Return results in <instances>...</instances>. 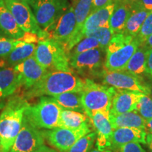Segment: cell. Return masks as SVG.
Here are the masks:
<instances>
[{"label": "cell", "mask_w": 152, "mask_h": 152, "mask_svg": "<svg viewBox=\"0 0 152 152\" xmlns=\"http://www.w3.org/2000/svg\"><path fill=\"white\" fill-rule=\"evenodd\" d=\"M85 79L80 78L73 71H49L39 81L26 90V99L44 96H54L68 92H82Z\"/></svg>", "instance_id": "cell-1"}, {"label": "cell", "mask_w": 152, "mask_h": 152, "mask_svg": "<svg viewBox=\"0 0 152 152\" xmlns=\"http://www.w3.org/2000/svg\"><path fill=\"white\" fill-rule=\"evenodd\" d=\"M0 114V147L9 152L22 128L24 113L30 105L23 96L11 95Z\"/></svg>", "instance_id": "cell-2"}, {"label": "cell", "mask_w": 152, "mask_h": 152, "mask_svg": "<svg viewBox=\"0 0 152 152\" xmlns=\"http://www.w3.org/2000/svg\"><path fill=\"white\" fill-rule=\"evenodd\" d=\"M140 45L135 37L123 33L114 34L105 49V70L125 71L128 61Z\"/></svg>", "instance_id": "cell-3"}, {"label": "cell", "mask_w": 152, "mask_h": 152, "mask_svg": "<svg viewBox=\"0 0 152 152\" xmlns=\"http://www.w3.org/2000/svg\"><path fill=\"white\" fill-rule=\"evenodd\" d=\"M62 110L52 96H44L37 104L28 106L24 115L35 128L50 130L59 128Z\"/></svg>", "instance_id": "cell-4"}, {"label": "cell", "mask_w": 152, "mask_h": 152, "mask_svg": "<svg viewBox=\"0 0 152 152\" xmlns=\"http://www.w3.org/2000/svg\"><path fill=\"white\" fill-rule=\"evenodd\" d=\"M115 89L106 85L85 79V86L81 92V100L85 113L88 117L97 111L109 112Z\"/></svg>", "instance_id": "cell-5"}, {"label": "cell", "mask_w": 152, "mask_h": 152, "mask_svg": "<svg viewBox=\"0 0 152 152\" xmlns=\"http://www.w3.org/2000/svg\"><path fill=\"white\" fill-rule=\"evenodd\" d=\"M34 57L47 71H73L69 66V56L64 47L51 39L37 42Z\"/></svg>", "instance_id": "cell-6"}, {"label": "cell", "mask_w": 152, "mask_h": 152, "mask_svg": "<svg viewBox=\"0 0 152 152\" xmlns=\"http://www.w3.org/2000/svg\"><path fill=\"white\" fill-rule=\"evenodd\" d=\"M105 50L96 48L69 56V66L74 73L85 79L100 77L105 68Z\"/></svg>", "instance_id": "cell-7"}, {"label": "cell", "mask_w": 152, "mask_h": 152, "mask_svg": "<svg viewBox=\"0 0 152 152\" xmlns=\"http://www.w3.org/2000/svg\"><path fill=\"white\" fill-rule=\"evenodd\" d=\"M29 5L42 30L54 23L70 7L68 0H30Z\"/></svg>", "instance_id": "cell-8"}, {"label": "cell", "mask_w": 152, "mask_h": 152, "mask_svg": "<svg viewBox=\"0 0 152 152\" xmlns=\"http://www.w3.org/2000/svg\"><path fill=\"white\" fill-rule=\"evenodd\" d=\"M75 23L74 7L73 6H70L59 18L46 29L43 30L44 39H53L61 44L66 50L75 32Z\"/></svg>", "instance_id": "cell-9"}, {"label": "cell", "mask_w": 152, "mask_h": 152, "mask_svg": "<svg viewBox=\"0 0 152 152\" xmlns=\"http://www.w3.org/2000/svg\"><path fill=\"white\" fill-rule=\"evenodd\" d=\"M101 78L104 85L121 90H128L149 95L148 85L143 83L140 76L128 73V71H109L104 70Z\"/></svg>", "instance_id": "cell-10"}, {"label": "cell", "mask_w": 152, "mask_h": 152, "mask_svg": "<svg viewBox=\"0 0 152 152\" xmlns=\"http://www.w3.org/2000/svg\"><path fill=\"white\" fill-rule=\"evenodd\" d=\"M4 1L20 29L25 33L35 34L39 39H44L43 30L38 25L29 4L14 0Z\"/></svg>", "instance_id": "cell-11"}, {"label": "cell", "mask_w": 152, "mask_h": 152, "mask_svg": "<svg viewBox=\"0 0 152 152\" xmlns=\"http://www.w3.org/2000/svg\"><path fill=\"white\" fill-rule=\"evenodd\" d=\"M42 130L35 128L26 117L22 128L9 152H34L45 143Z\"/></svg>", "instance_id": "cell-12"}, {"label": "cell", "mask_w": 152, "mask_h": 152, "mask_svg": "<svg viewBox=\"0 0 152 152\" xmlns=\"http://www.w3.org/2000/svg\"><path fill=\"white\" fill-rule=\"evenodd\" d=\"M90 132H91L90 127L80 130L55 128L50 130H42L45 140L60 152L66 151L80 139Z\"/></svg>", "instance_id": "cell-13"}, {"label": "cell", "mask_w": 152, "mask_h": 152, "mask_svg": "<svg viewBox=\"0 0 152 152\" xmlns=\"http://www.w3.org/2000/svg\"><path fill=\"white\" fill-rule=\"evenodd\" d=\"M96 134V146L98 149H109L113 128L109 120V112L97 111L89 117Z\"/></svg>", "instance_id": "cell-14"}, {"label": "cell", "mask_w": 152, "mask_h": 152, "mask_svg": "<svg viewBox=\"0 0 152 152\" xmlns=\"http://www.w3.org/2000/svg\"><path fill=\"white\" fill-rule=\"evenodd\" d=\"M14 68L20 75L22 86L25 87L26 90L35 85L48 71L37 61L34 56L15 66Z\"/></svg>", "instance_id": "cell-15"}, {"label": "cell", "mask_w": 152, "mask_h": 152, "mask_svg": "<svg viewBox=\"0 0 152 152\" xmlns=\"http://www.w3.org/2000/svg\"><path fill=\"white\" fill-rule=\"evenodd\" d=\"M143 93L115 89L109 114L116 115L136 111L137 105Z\"/></svg>", "instance_id": "cell-16"}, {"label": "cell", "mask_w": 152, "mask_h": 152, "mask_svg": "<svg viewBox=\"0 0 152 152\" xmlns=\"http://www.w3.org/2000/svg\"><path fill=\"white\" fill-rule=\"evenodd\" d=\"M147 132L145 130L132 128H120L113 130L110 139L109 149L117 150L130 142L146 144Z\"/></svg>", "instance_id": "cell-17"}, {"label": "cell", "mask_w": 152, "mask_h": 152, "mask_svg": "<svg viewBox=\"0 0 152 152\" xmlns=\"http://www.w3.org/2000/svg\"><path fill=\"white\" fill-rule=\"evenodd\" d=\"M115 1V0H114ZM115 8V1L110 3L103 8L92 11L87 17L80 33V41L96 28L109 26V20Z\"/></svg>", "instance_id": "cell-18"}, {"label": "cell", "mask_w": 152, "mask_h": 152, "mask_svg": "<svg viewBox=\"0 0 152 152\" xmlns=\"http://www.w3.org/2000/svg\"><path fill=\"white\" fill-rule=\"evenodd\" d=\"M92 3L93 0H77L75 5L73 7L76 21L75 29L73 37L66 48V51L68 54H69L71 49L80 42V33L87 18L90 14Z\"/></svg>", "instance_id": "cell-19"}, {"label": "cell", "mask_w": 152, "mask_h": 152, "mask_svg": "<svg viewBox=\"0 0 152 152\" xmlns=\"http://www.w3.org/2000/svg\"><path fill=\"white\" fill-rule=\"evenodd\" d=\"M22 86L20 76L14 67L0 69V101H4Z\"/></svg>", "instance_id": "cell-20"}, {"label": "cell", "mask_w": 152, "mask_h": 152, "mask_svg": "<svg viewBox=\"0 0 152 152\" xmlns=\"http://www.w3.org/2000/svg\"><path fill=\"white\" fill-rule=\"evenodd\" d=\"M0 30L9 37L20 39L25 32L20 29L4 0H0Z\"/></svg>", "instance_id": "cell-21"}, {"label": "cell", "mask_w": 152, "mask_h": 152, "mask_svg": "<svg viewBox=\"0 0 152 152\" xmlns=\"http://www.w3.org/2000/svg\"><path fill=\"white\" fill-rule=\"evenodd\" d=\"M109 120L113 130L120 128H132L145 130L146 128V121L136 111L116 115L109 114Z\"/></svg>", "instance_id": "cell-22"}, {"label": "cell", "mask_w": 152, "mask_h": 152, "mask_svg": "<svg viewBox=\"0 0 152 152\" xmlns=\"http://www.w3.org/2000/svg\"><path fill=\"white\" fill-rule=\"evenodd\" d=\"M115 8L109 20V28L114 34L123 33L131 13V7L123 0H115Z\"/></svg>", "instance_id": "cell-23"}, {"label": "cell", "mask_w": 152, "mask_h": 152, "mask_svg": "<svg viewBox=\"0 0 152 152\" xmlns=\"http://www.w3.org/2000/svg\"><path fill=\"white\" fill-rule=\"evenodd\" d=\"M90 118L86 114L73 110L63 109L61 113L59 128L80 130L89 127Z\"/></svg>", "instance_id": "cell-24"}, {"label": "cell", "mask_w": 152, "mask_h": 152, "mask_svg": "<svg viewBox=\"0 0 152 152\" xmlns=\"http://www.w3.org/2000/svg\"><path fill=\"white\" fill-rule=\"evenodd\" d=\"M36 46L37 45L35 43L21 41L3 60H5L6 63L11 67H14L15 66L33 56L35 54Z\"/></svg>", "instance_id": "cell-25"}, {"label": "cell", "mask_w": 152, "mask_h": 152, "mask_svg": "<svg viewBox=\"0 0 152 152\" xmlns=\"http://www.w3.org/2000/svg\"><path fill=\"white\" fill-rule=\"evenodd\" d=\"M149 13L150 11L144 9L131 7V13L125 24L123 34L135 37Z\"/></svg>", "instance_id": "cell-26"}, {"label": "cell", "mask_w": 152, "mask_h": 152, "mask_svg": "<svg viewBox=\"0 0 152 152\" xmlns=\"http://www.w3.org/2000/svg\"><path fill=\"white\" fill-rule=\"evenodd\" d=\"M148 49L144 45H140L130 58L125 71L137 76L146 73V60Z\"/></svg>", "instance_id": "cell-27"}, {"label": "cell", "mask_w": 152, "mask_h": 152, "mask_svg": "<svg viewBox=\"0 0 152 152\" xmlns=\"http://www.w3.org/2000/svg\"><path fill=\"white\" fill-rule=\"evenodd\" d=\"M52 97L63 109L73 110L85 113L81 100V92H65Z\"/></svg>", "instance_id": "cell-28"}, {"label": "cell", "mask_w": 152, "mask_h": 152, "mask_svg": "<svg viewBox=\"0 0 152 152\" xmlns=\"http://www.w3.org/2000/svg\"><path fill=\"white\" fill-rule=\"evenodd\" d=\"M96 138V132H90L80 139L65 152H90Z\"/></svg>", "instance_id": "cell-29"}, {"label": "cell", "mask_w": 152, "mask_h": 152, "mask_svg": "<svg viewBox=\"0 0 152 152\" xmlns=\"http://www.w3.org/2000/svg\"><path fill=\"white\" fill-rule=\"evenodd\" d=\"M113 35L114 33L110 29L109 26H104L93 30L92 32L87 34L86 37H94L98 41L101 48L105 50Z\"/></svg>", "instance_id": "cell-30"}, {"label": "cell", "mask_w": 152, "mask_h": 152, "mask_svg": "<svg viewBox=\"0 0 152 152\" xmlns=\"http://www.w3.org/2000/svg\"><path fill=\"white\" fill-rule=\"evenodd\" d=\"M100 45L98 41L93 37H85L79 42L69 52L68 56L75 55L85 52L90 49L99 48ZM101 48V47H100Z\"/></svg>", "instance_id": "cell-31"}, {"label": "cell", "mask_w": 152, "mask_h": 152, "mask_svg": "<svg viewBox=\"0 0 152 152\" xmlns=\"http://www.w3.org/2000/svg\"><path fill=\"white\" fill-rule=\"evenodd\" d=\"M136 111L145 121L152 118V98L150 95L143 94L137 105Z\"/></svg>", "instance_id": "cell-32"}, {"label": "cell", "mask_w": 152, "mask_h": 152, "mask_svg": "<svg viewBox=\"0 0 152 152\" xmlns=\"http://www.w3.org/2000/svg\"><path fill=\"white\" fill-rule=\"evenodd\" d=\"M22 40L0 36V58L3 60Z\"/></svg>", "instance_id": "cell-33"}, {"label": "cell", "mask_w": 152, "mask_h": 152, "mask_svg": "<svg viewBox=\"0 0 152 152\" xmlns=\"http://www.w3.org/2000/svg\"><path fill=\"white\" fill-rule=\"evenodd\" d=\"M152 35V11L148 14L142 24V26L135 38L140 45L144 43L146 39Z\"/></svg>", "instance_id": "cell-34"}, {"label": "cell", "mask_w": 152, "mask_h": 152, "mask_svg": "<svg viewBox=\"0 0 152 152\" xmlns=\"http://www.w3.org/2000/svg\"><path fill=\"white\" fill-rule=\"evenodd\" d=\"M118 152H146L143 147L138 142H130L123 145L118 149Z\"/></svg>", "instance_id": "cell-35"}, {"label": "cell", "mask_w": 152, "mask_h": 152, "mask_svg": "<svg viewBox=\"0 0 152 152\" xmlns=\"http://www.w3.org/2000/svg\"><path fill=\"white\" fill-rule=\"evenodd\" d=\"M131 7L144 9L149 11H152V0H139L136 3L131 6Z\"/></svg>", "instance_id": "cell-36"}, {"label": "cell", "mask_w": 152, "mask_h": 152, "mask_svg": "<svg viewBox=\"0 0 152 152\" xmlns=\"http://www.w3.org/2000/svg\"><path fill=\"white\" fill-rule=\"evenodd\" d=\"M113 1H114V0H93L91 12L97 10V9L103 8V7H106V6H107L110 3L113 2Z\"/></svg>", "instance_id": "cell-37"}, {"label": "cell", "mask_w": 152, "mask_h": 152, "mask_svg": "<svg viewBox=\"0 0 152 152\" xmlns=\"http://www.w3.org/2000/svg\"><path fill=\"white\" fill-rule=\"evenodd\" d=\"M146 73L152 76V48L148 49L146 60Z\"/></svg>", "instance_id": "cell-38"}, {"label": "cell", "mask_w": 152, "mask_h": 152, "mask_svg": "<svg viewBox=\"0 0 152 152\" xmlns=\"http://www.w3.org/2000/svg\"><path fill=\"white\" fill-rule=\"evenodd\" d=\"M34 152H58L56 151V149H52V148H50L47 147L46 145H42L40 147H39L37 150H35Z\"/></svg>", "instance_id": "cell-39"}, {"label": "cell", "mask_w": 152, "mask_h": 152, "mask_svg": "<svg viewBox=\"0 0 152 152\" xmlns=\"http://www.w3.org/2000/svg\"><path fill=\"white\" fill-rule=\"evenodd\" d=\"M146 144H147L148 147L150 151L152 152V134L151 133H148L146 137Z\"/></svg>", "instance_id": "cell-40"}, {"label": "cell", "mask_w": 152, "mask_h": 152, "mask_svg": "<svg viewBox=\"0 0 152 152\" xmlns=\"http://www.w3.org/2000/svg\"><path fill=\"white\" fill-rule=\"evenodd\" d=\"M141 45H144V46H145L148 49L152 48V35H150L149 37H148L147 39H146L145 42H144V43L141 44Z\"/></svg>", "instance_id": "cell-41"}, {"label": "cell", "mask_w": 152, "mask_h": 152, "mask_svg": "<svg viewBox=\"0 0 152 152\" xmlns=\"http://www.w3.org/2000/svg\"><path fill=\"white\" fill-rule=\"evenodd\" d=\"M147 130L149 133L152 134V118L149 120V121H146V128L145 130Z\"/></svg>", "instance_id": "cell-42"}, {"label": "cell", "mask_w": 152, "mask_h": 152, "mask_svg": "<svg viewBox=\"0 0 152 152\" xmlns=\"http://www.w3.org/2000/svg\"><path fill=\"white\" fill-rule=\"evenodd\" d=\"M90 152H112L111 149H93L91 150Z\"/></svg>", "instance_id": "cell-43"}, {"label": "cell", "mask_w": 152, "mask_h": 152, "mask_svg": "<svg viewBox=\"0 0 152 152\" xmlns=\"http://www.w3.org/2000/svg\"><path fill=\"white\" fill-rule=\"evenodd\" d=\"M123 1H124L125 3H127L128 4H129L131 7V6L134 4V3H136L137 1H138L139 0H123Z\"/></svg>", "instance_id": "cell-44"}, {"label": "cell", "mask_w": 152, "mask_h": 152, "mask_svg": "<svg viewBox=\"0 0 152 152\" xmlns=\"http://www.w3.org/2000/svg\"><path fill=\"white\" fill-rule=\"evenodd\" d=\"M5 105H6V103L4 101H0V111H1V110H3Z\"/></svg>", "instance_id": "cell-45"}, {"label": "cell", "mask_w": 152, "mask_h": 152, "mask_svg": "<svg viewBox=\"0 0 152 152\" xmlns=\"http://www.w3.org/2000/svg\"><path fill=\"white\" fill-rule=\"evenodd\" d=\"M148 86H149V95L152 98V81L149 83V84H148Z\"/></svg>", "instance_id": "cell-46"}, {"label": "cell", "mask_w": 152, "mask_h": 152, "mask_svg": "<svg viewBox=\"0 0 152 152\" xmlns=\"http://www.w3.org/2000/svg\"><path fill=\"white\" fill-rule=\"evenodd\" d=\"M14 1H22V2H26L29 4L30 0H14Z\"/></svg>", "instance_id": "cell-47"}, {"label": "cell", "mask_w": 152, "mask_h": 152, "mask_svg": "<svg viewBox=\"0 0 152 152\" xmlns=\"http://www.w3.org/2000/svg\"><path fill=\"white\" fill-rule=\"evenodd\" d=\"M0 152H2V150H1V147H0Z\"/></svg>", "instance_id": "cell-48"}]
</instances>
